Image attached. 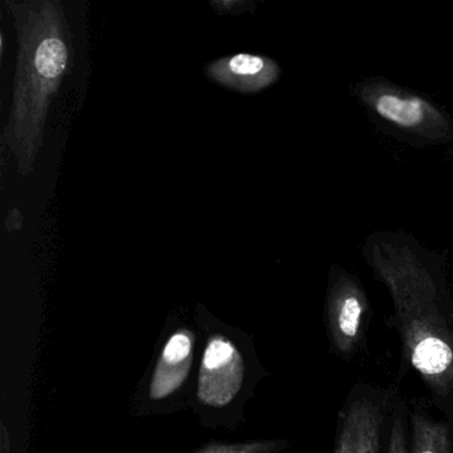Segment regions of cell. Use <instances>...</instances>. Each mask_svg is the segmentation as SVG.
<instances>
[{"label": "cell", "instance_id": "cell-1", "mask_svg": "<svg viewBox=\"0 0 453 453\" xmlns=\"http://www.w3.org/2000/svg\"><path fill=\"white\" fill-rule=\"evenodd\" d=\"M363 257L388 291L403 359L453 426V294L444 257L404 232L373 233Z\"/></svg>", "mask_w": 453, "mask_h": 453}, {"label": "cell", "instance_id": "cell-2", "mask_svg": "<svg viewBox=\"0 0 453 453\" xmlns=\"http://www.w3.org/2000/svg\"><path fill=\"white\" fill-rule=\"evenodd\" d=\"M18 35L17 71L4 142L20 176L34 169L50 105L70 65V31L58 0L6 2Z\"/></svg>", "mask_w": 453, "mask_h": 453}, {"label": "cell", "instance_id": "cell-3", "mask_svg": "<svg viewBox=\"0 0 453 453\" xmlns=\"http://www.w3.org/2000/svg\"><path fill=\"white\" fill-rule=\"evenodd\" d=\"M355 97L379 121L420 145L453 142V119L436 104L383 78L354 86Z\"/></svg>", "mask_w": 453, "mask_h": 453}, {"label": "cell", "instance_id": "cell-4", "mask_svg": "<svg viewBox=\"0 0 453 453\" xmlns=\"http://www.w3.org/2000/svg\"><path fill=\"white\" fill-rule=\"evenodd\" d=\"M371 304L357 275L333 265L325 299V326L331 349L342 360H351L367 346Z\"/></svg>", "mask_w": 453, "mask_h": 453}, {"label": "cell", "instance_id": "cell-5", "mask_svg": "<svg viewBox=\"0 0 453 453\" xmlns=\"http://www.w3.org/2000/svg\"><path fill=\"white\" fill-rule=\"evenodd\" d=\"M397 400L391 388L352 387L336 418L333 453H381L384 431Z\"/></svg>", "mask_w": 453, "mask_h": 453}, {"label": "cell", "instance_id": "cell-6", "mask_svg": "<svg viewBox=\"0 0 453 453\" xmlns=\"http://www.w3.org/2000/svg\"><path fill=\"white\" fill-rule=\"evenodd\" d=\"M243 379L245 362L235 344L226 336H211L198 372V400L206 407H226L242 388Z\"/></svg>", "mask_w": 453, "mask_h": 453}, {"label": "cell", "instance_id": "cell-7", "mask_svg": "<svg viewBox=\"0 0 453 453\" xmlns=\"http://www.w3.org/2000/svg\"><path fill=\"white\" fill-rule=\"evenodd\" d=\"M206 73L211 81L240 92H258L278 81L280 65L270 58L237 54L211 63Z\"/></svg>", "mask_w": 453, "mask_h": 453}, {"label": "cell", "instance_id": "cell-8", "mask_svg": "<svg viewBox=\"0 0 453 453\" xmlns=\"http://www.w3.org/2000/svg\"><path fill=\"white\" fill-rule=\"evenodd\" d=\"M193 349L195 336L190 331L179 330L169 336L150 380L152 399H165L182 386L192 367Z\"/></svg>", "mask_w": 453, "mask_h": 453}, {"label": "cell", "instance_id": "cell-9", "mask_svg": "<svg viewBox=\"0 0 453 453\" xmlns=\"http://www.w3.org/2000/svg\"><path fill=\"white\" fill-rule=\"evenodd\" d=\"M411 447L408 453H453V426L436 420L421 408L411 413Z\"/></svg>", "mask_w": 453, "mask_h": 453}, {"label": "cell", "instance_id": "cell-10", "mask_svg": "<svg viewBox=\"0 0 453 453\" xmlns=\"http://www.w3.org/2000/svg\"><path fill=\"white\" fill-rule=\"evenodd\" d=\"M387 453H408L407 410L404 403L397 400L389 421L388 445Z\"/></svg>", "mask_w": 453, "mask_h": 453}, {"label": "cell", "instance_id": "cell-11", "mask_svg": "<svg viewBox=\"0 0 453 453\" xmlns=\"http://www.w3.org/2000/svg\"><path fill=\"white\" fill-rule=\"evenodd\" d=\"M211 453H230V452H211Z\"/></svg>", "mask_w": 453, "mask_h": 453}]
</instances>
